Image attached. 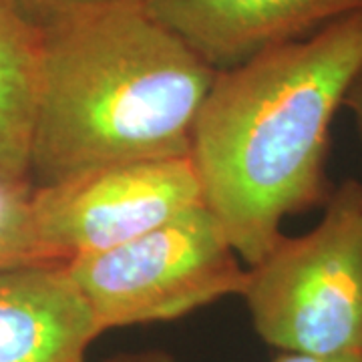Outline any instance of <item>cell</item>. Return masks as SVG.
<instances>
[{"mask_svg": "<svg viewBox=\"0 0 362 362\" xmlns=\"http://www.w3.org/2000/svg\"><path fill=\"white\" fill-rule=\"evenodd\" d=\"M362 69V11L218 71L197 117L192 161L204 204L254 266L286 218L324 207L330 131Z\"/></svg>", "mask_w": 362, "mask_h": 362, "instance_id": "cell-1", "label": "cell"}, {"mask_svg": "<svg viewBox=\"0 0 362 362\" xmlns=\"http://www.w3.org/2000/svg\"><path fill=\"white\" fill-rule=\"evenodd\" d=\"M216 73L141 0H111L40 30L30 183L192 157Z\"/></svg>", "mask_w": 362, "mask_h": 362, "instance_id": "cell-2", "label": "cell"}, {"mask_svg": "<svg viewBox=\"0 0 362 362\" xmlns=\"http://www.w3.org/2000/svg\"><path fill=\"white\" fill-rule=\"evenodd\" d=\"M240 296L258 337L280 352H362L361 181H342L314 230L282 235L250 266Z\"/></svg>", "mask_w": 362, "mask_h": 362, "instance_id": "cell-3", "label": "cell"}, {"mask_svg": "<svg viewBox=\"0 0 362 362\" xmlns=\"http://www.w3.org/2000/svg\"><path fill=\"white\" fill-rule=\"evenodd\" d=\"M65 264L103 332L177 320L240 296L247 272L206 204L121 246Z\"/></svg>", "mask_w": 362, "mask_h": 362, "instance_id": "cell-4", "label": "cell"}, {"mask_svg": "<svg viewBox=\"0 0 362 362\" xmlns=\"http://www.w3.org/2000/svg\"><path fill=\"white\" fill-rule=\"evenodd\" d=\"M197 206L192 157L109 165L33 189L39 238L57 262L121 246Z\"/></svg>", "mask_w": 362, "mask_h": 362, "instance_id": "cell-5", "label": "cell"}, {"mask_svg": "<svg viewBox=\"0 0 362 362\" xmlns=\"http://www.w3.org/2000/svg\"><path fill=\"white\" fill-rule=\"evenodd\" d=\"M141 4L214 71L233 69L362 11V0H141Z\"/></svg>", "mask_w": 362, "mask_h": 362, "instance_id": "cell-6", "label": "cell"}, {"mask_svg": "<svg viewBox=\"0 0 362 362\" xmlns=\"http://www.w3.org/2000/svg\"><path fill=\"white\" fill-rule=\"evenodd\" d=\"M99 334L65 262L0 270V362H87Z\"/></svg>", "mask_w": 362, "mask_h": 362, "instance_id": "cell-7", "label": "cell"}, {"mask_svg": "<svg viewBox=\"0 0 362 362\" xmlns=\"http://www.w3.org/2000/svg\"><path fill=\"white\" fill-rule=\"evenodd\" d=\"M40 30L0 0V181H30Z\"/></svg>", "mask_w": 362, "mask_h": 362, "instance_id": "cell-8", "label": "cell"}, {"mask_svg": "<svg viewBox=\"0 0 362 362\" xmlns=\"http://www.w3.org/2000/svg\"><path fill=\"white\" fill-rule=\"evenodd\" d=\"M33 189L30 181H0V270L57 262L40 242Z\"/></svg>", "mask_w": 362, "mask_h": 362, "instance_id": "cell-9", "label": "cell"}, {"mask_svg": "<svg viewBox=\"0 0 362 362\" xmlns=\"http://www.w3.org/2000/svg\"><path fill=\"white\" fill-rule=\"evenodd\" d=\"M103 2L111 0H13L18 13L39 30H45L71 14Z\"/></svg>", "mask_w": 362, "mask_h": 362, "instance_id": "cell-10", "label": "cell"}, {"mask_svg": "<svg viewBox=\"0 0 362 362\" xmlns=\"http://www.w3.org/2000/svg\"><path fill=\"white\" fill-rule=\"evenodd\" d=\"M274 362H362V352H349V354H330V356H314V354H294L282 352Z\"/></svg>", "mask_w": 362, "mask_h": 362, "instance_id": "cell-11", "label": "cell"}, {"mask_svg": "<svg viewBox=\"0 0 362 362\" xmlns=\"http://www.w3.org/2000/svg\"><path fill=\"white\" fill-rule=\"evenodd\" d=\"M344 107H349L350 111H352L354 121H356V131H358L362 141V69L361 73L356 75V78H354V83L350 85L346 97H344Z\"/></svg>", "mask_w": 362, "mask_h": 362, "instance_id": "cell-12", "label": "cell"}, {"mask_svg": "<svg viewBox=\"0 0 362 362\" xmlns=\"http://www.w3.org/2000/svg\"><path fill=\"white\" fill-rule=\"evenodd\" d=\"M105 362H175L173 356L163 350H145V352H127V354H117Z\"/></svg>", "mask_w": 362, "mask_h": 362, "instance_id": "cell-13", "label": "cell"}]
</instances>
